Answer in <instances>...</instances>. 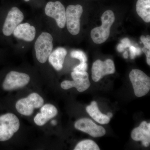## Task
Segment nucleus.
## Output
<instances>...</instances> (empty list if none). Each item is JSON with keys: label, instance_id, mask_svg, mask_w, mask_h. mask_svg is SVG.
I'll list each match as a JSON object with an SVG mask.
<instances>
[{"label": "nucleus", "instance_id": "1", "mask_svg": "<svg viewBox=\"0 0 150 150\" xmlns=\"http://www.w3.org/2000/svg\"><path fill=\"white\" fill-rule=\"evenodd\" d=\"M102 25L92 30L91 35L92 39L96 44L104 43L109 37L110 28L115 21V17L112 11H105L101 17Z\"/></svg>", "mask_w": 150, "mask_h": 150}, {"label": "nucleus", "instance_id": "2", "mask_svg": "<svg viewBox=\"0 0 150 150\" xmlns=\"http://www.w3.org/2000/svg\"><path fill=\"white\" fill-rule=\"evenodd\" d=\"M53 37L51 34L43 32L38 37L34 44L35 56L38 62L44 64L53 51Z\"/></svg>", "mask_w": 150, "mask_h": 150}, {"label": "nucleus", "instance_id": "3", "mask_svg": "<svg viewBox=\"0 0 150 150\" xmlns=\"http://www.w3.org/2000/svg\"><path fill=\"white\" fill-rule=\"evenodd\" d=\"M20 126L18 118L13 113H7L0 116V142L11 139Z\"/></svg>", "mask_w": 150, "mask_h": 150}, {"label": "nucleus", "instance_id": "4", "mask_svg": "<svg viewBox=\"0 0 150 150\" xmlns=\"http://www.w3.org/2000/svg\"><path fill=\"white\" fill-rule=\"evenodd\" d=\"M129 78L136 96L141 97L149 91L150 77L144 72L139 69L132 70L129 74Z\"/></svg>", "mask_w": 150, "mask_h": 150}, {"label": "nucleus", "instance_id": "5", "mask_svg": "<svg viewBox=\"0 0 150 150\" xmlns=\"http://www.w3.org/2000/svg\"><path fill=\"white\" fill-rule=\"evenodd\" d=\"M43 103V98L38 94L33 93L25 98L19 100L16 104V108L21 114L30 116L33 113L35 108L42 107Z\"/></svg>", "mask_w": 150, "mask_h": 150}, {"label": "nucleus", "instance_id": "6", "mask_svg": "<svg viewBox=\"0 0 150 150\" xmlns=\"http://www.w3.org/2000/svg\"><path fill=\"white\" fill-rule=\"evenodd\" d=\"M83 12L80 5H70L66 10V25L69 32L72 35H78L80 30V18Z\"/></svg>", "mask_w": 150, "mask_h": 150}, {"label": "nucleus", "instance_id": "7", "mask_svg": "<svg viewBox=\"0 0 150 150\" xmlns=\"http://www.w3.org/2000/svg\"><path fill=\"white\" fill-rule=\"evenodd\" d=\"M30 77L25 73L11 71L6 76L3 82V88L6 91L24 87L29 83Z\"/></svg>", "mask_w": 150, "mask_h": 150}, {"label": "nucleus", "instance_id": "8", "mask_svg": "<svg viewBox=\"0 0 150 150\" xmlns=\"http://www.w3.org/2000/svg\"><path fill=\"white\" fill-rule=\"evenodd\" d=\"M71 75L73 81L66 80L62 82L61 86L63 89L68 90L75 87L78 91L82 92L89 88L91 83L86 72L73 71Z\"/></svg>", "mask_w": 150, "mask_h": 150}, {"label": "nucleus", "instance_id": "9", "mask_svg": "<svg viewBox=\"0 0 150 150\" xmlns=\"http://www.w3.org/2000/svg\"><path fill=\"white\" fill-rule=\"evenodd\" d=\"M47 16L55 20L58 27L64 28L66 25V10L64 6L61 2L49 1L46 4L45 8Z\"/></svg>", "mask_w": 150, "mask_h": 150}, {"label": "nucleus", "instance_id": "10", "mask_svg": "<svg viewBox=\"0 0 150 150\" xmlns=\"http://www.w3.org/2000/svg\"><path fill=\"white\" fill-rule=\"evenodd\" d=\"M24 18V14L18 8H12L9 11L3 25L2 31L4 35L9 36L13 34L16 28L21 23Z\"/></svg>", "mask_w": 150, "mask_h": 150}, {"label": "nucleus", "instance_id": "11", "mask_svg": "<svg viewBox=\"0 0 150 150\" xmlns=\"http://www.w3.org/2000/svg\"><path fill=\"white\" fill-rule=\"evenodd\" d=\"M91 71L92 78L94 81H98L105 75L115 73L114 62L110 59H108L104 62L96 60L93 64Z\"/></svg>", "mask_w": 150, "mask_h": 150}, {"label": "nucleus", "instance_id": "12", "mask_svg": "<svg viewBox=\"0 0 150 150\" xmlns=\"http://www.w3.org/2000/svg\"><path fill=\"white\" fill-rule=\"evenodd\" d=\"M76 129L87 133L93 137H103L105 134V130L102 126H98L88 118L79 119L75 123Z\"/></svg>", "mask_w": 150, "mask_h": 150}, {"label": "nucleus", "instance_id": "13", "mask_svg": "<svg viewBox=\"0 0 150 150\" xmlns=\"http://www.w3.org/2000/svg\"><path fill=\"white\" fill-rule=\"evenodd\" d=\"M14 36L26 42H31L34 40L36 35V29L33 25L28 23H20L14 30Z\"/></svg>", "mask_w": 150, "mask_h": 150}, {"label": "nucleus", "instance_id": "14", "mask_svg": "<svg viewBox=\"0 0 150 150\" xmlns=\"http://www.w3.org/2000/svg\"><path fill=\"white\" fill-rule=\"evenodd\" d=\"M131 138L135 141H141L146 147L150 143V123L143 121L139 126L135 128L131 133Z\"/></svg>", "mask_w": 150, "mask_h": 150}, {"label": "nucleus", "instance_id": "15", "mask_svg": "<svg viewBox=\"0 0 150 150\" xmlns=\"http://www.w3.org/2000/svg\"><path fill=\"white\" fill-rule=\"evenodd\" d=\"M57 114L58 110L53 105H44L41 107L40 113H38L34 117V122L38 126H43Z\"/></svg>", "mask_w": 150, "mask_h": 150}, {"label": "nucleus", "instance_id": "16", "mask_svg": "<svg viewBox=\"0 0 150 150\" xmlns=\"http://www.w3.org/2000/svg\"><path fill=\"white\" fill-rule=\"evenodd\" d=\"M67 51L65 48L59 47L51 52L48 57L49 63L56 71H59L63 67Z\"/></svg>", "mask_w": 150, "mask_h": 150}, {"label": "nucleus", "instance_id": "17", "mask_svg": "<svg viewBox=\"0 0 150 150\" xmlns=\"http://www.w3.org/2000/svg\"><path fill=\"white\" fill-rule=\"evenodd\" d=\"M86 110L92 118L100 124H108L110 121V118L100 111L96 101H92L91 104L86 107Z\"/></svg>", "mask_w": 150, "mask_h": 150}, {"label": "nucleus", "instance_id": "18", "mask_svg": "<svg viewBox=\"0 0 150 150\" xmlns=\"http://www.w3.org/2000/svg\"><path fill=\"white\" fill-rule=\"evenodd\" d=\"M136 9L138 15L144 21L150 22V0H138Z\"/></svg>", "mask_w": 150, "mask_h": 150}, {"label": "nucleus", "instance_id": "19", "mask_svg": "<svg viewBox=\"0 0 150 150\" xmlns=\"http://www.w3.org/2000/svg\"><path fill=\"white\" fill-rule=\"evenodd\" d=\"M74 150H99L96 143L91 140H85L80 142L75 147Z\"/></svg>", "mask_w": 150, "mask_h": 150}, {"label": "nucleus", "instance_id": "20", "mask_svg": "<svg viewBox=\"0 0 150 150\" xmlns=\"http://www.w3.org/2000/svg\"><path fill=\"white\" fill-rule=\"evenodd\" d=\"M71 56L72 58L79 59L80 63H86L87 57L84 52L80 50H74L71 52Z\"/></svg>", "mask_w": 150, "mask_h": 150}, {"label": "nucleus", "instance_id": "21", "mask_svg": "<svg viewBox=\"0 0 150 150\" xmlns=\"http://www.w3.org/2000/svg\"><path fill=\"white\" fill-rule=\"evenodd\" d=\"M141 40L142 43L144 44L145 48L150 49V37L149 35H147L146 37H145V36L144 35H142L141 36Z\"/></svg>", "mask_w": 150, "mask_h": 150}, {"label": "nucleus", "instance_id": "22", "mask_svg": "<svg viewBox=\"0 0 150 150\" xmlns=\"http://www.w3.org/2000/svg\"><path fill=\"white\" fill-rule=\"evenodd\" d=\"M87 69L88 64L86 63H80L78 66L74 68V71H86Z\"/></svg>", "mask_w": 150, "mask_h": 150}, {"label": "nucleus", "instance_id": "23", "mask_svg": "<svg viewBox=\"0 0 150 150\" xmlns=\"http://www.w3.org/2000/svg\"><path fill=\"white\" fill-rule=\"evenodd\" d=\"M142 51L146 54V61L148 64L150 66V49H148V48H142Z\"/></svg>", "mask_w": 150, "mask_h": 150}, {"label": "nucleus", "instance_id": "24", "mask_svg": "<svg viewBox=\"0 0 150 150\" xmlns=\"http://www.w3.org/2000/svg\"><path fill=\"white\" fill-rule=\"evenodd\" d=\"M121 43H122V45L124 46V48L130 47V45H131L130 40L128 38H125L121 40Z\"/></svg>", "mask_w": 150, "mask_h": 150}, {"label": "nucleus", "instance_id": "25", "mask_svg": "<svg viewBox=\"0 0 150 150\" xmlns=\"http://www.w3.org/2000/svg\"><path fill=\"white\" fill-rule=\"evenodd\" d=\"M129 50L131 53V59H134L136 56V48L133 46H130Z\"/></svg>", "mask_w": 150, "mask_h": 150}, {"label": "nucleus", "instance_id": "26", "mask_svg": "<svg viewBox=\"0 0 150 150\" xmlns=\"http://www.w3.org/2000/svg\"><path fill=\"white\" fill-rule=\"evenodd\" d=\"M124 47L122 45V43L121 44H119L118 45V47H117V50L119 51V52H122L124 50Z\"/></svg>", "mask_w": 150, "mask_h": 150}, {"label": "nucleus", "instance_id": "27", "mask_svg": "<svg viewBox=\"0 0 150 150\" xmlns=\"http://www.w3.org/2000/svg\"><path fill=\"white\" fill-rule=\"evenodd\" d=\"M142 50L139 48H136V56H139L142 54Z\"/></svg>", "mask_w": 150, "mask_h": 150}, {"label": "nucleus", "instance_id": "28", "mask_svg": "<svg viewBox=\"0 0 150 150\" xmlns=\"http://www.w3.org/2000/svg\"><path fill=\"white\" fill-rule=\"evenodd\" d=\"M123 57L125 59H127L128 58V53L127 51H125L123 54Z\"/></svg>", "mask_w": 150, "mask_h": 150}, {"label": "nucleus", "instance_id": "29", "mask_svg": "<svg viewBox=\"0 0 150 150\" xmlns=\"http://www.w3.org/2000/svg\"><path fill=\"white\" fill-rule=\"evenodd\" d=\"M107 115L109 118H110L111 117H112V114L111 112H108V113Z\"/></svg>", "mask_w": 150, "mask_h": 150}, {"label": "nucleus", "instance_id": "30", "mask_svg": "<svg viewBox=\"0 0 150 150\" xmlns=\"http://www.w3.org/2000/svg\"><path fill=\"white\" fill-rule=\"evenodd\" d=\"M24 1H25V2H28V1H29L30 0H24Z\"/></svg>", "mask_w": 150, "mask_h": 150}]
</instances>
